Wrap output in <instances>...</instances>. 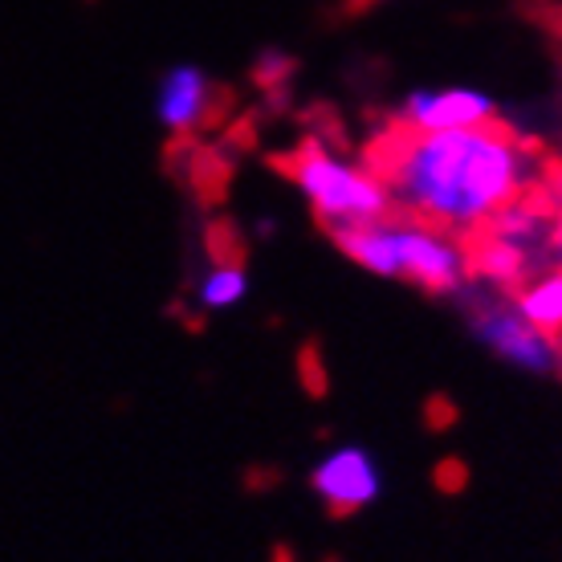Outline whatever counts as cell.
<instances>
[{
  "instance_id": "obj_8",
  "label": "cell",
  "mask_w": 562,
  "mask_h": 562,
  "mask_svg": "<svg viewBox=\"0 0 562 562\" xmlns=\"http://www.w3.org/2000/svg\"><path fill=\"white\" fill-rule=\"evenodd\" d=\"M209 94H212V82L204 78V70H196V66H176V70H168L159 78L155 106H159V119L171 131H192L196 135V123L200 114H204Z\"/></svg>"
},
{
  "instance_id": "obj_5",
  "label": "cell",
  "mask_w": 562,
  "mask_h": 562,
  "mask_svg": "<svg viewBox=\"0 0 562 562\" xmlns=\"http://www.w3.org/2000/svg\"><path fill=\"white\" fill-rule=\"evenodd\" d=\"M310 485H314V493H318V502H323L330 518H351V514L367 509L380 497L383 477L363 449H338L314 469Z\"/></svg>"
},
{
  "instance_id": "obj_13",
  "label": "cell",
  "mask_w": 562,
  "mask_h": 562,
  "mask_svg": "<svg viewBox=\"0 0 562 562\" xmlns=\"http://www.w3.org/2000/svg\"><path fill=\"white\" fill-rule=\"evenodd\" d=\"M290 74H294V61L285 54H261L257 57V66H254V82L261 86L269 94V102H281L285 99V86H290Z\"/></svg>"
},
{
  "instance_id": "obj_1",
  "label": "cell",
  "mask_w": 562,
  "mask_h": 562,
  "mask_svg": "<svg viewBox=\"0 0 562 562\" xmlns=\"http://www.w3.org/2000/svg\"><path fill=\"white\" fill-rule=\"evenodd\" d=\"M535 139L493 119L464 131H416L392 119L367 147V171L387 188L392 216L469 233L550 171Z\"/></svg>"
},
{
  "instance_id": "obj_6",
  "label": "cell",
  "mask_w": 562,
  "mask_h": 562,
  "mask_svg": "<svg viewBox=\"0 0 562 562\" xmlns=\"http://www.w3.org/2000/svg\"><path fill=\"white\" fill-rule=\"evenodd\" d=\"M400 119L416 131H464L497 119L490 94L477 90H416L408 94Z\"/></svg>"
},
{
  "instance_id": "obj_9",
  "label": "cell",
  "mask_w": 562,
  "mask_h": 562,
  "mask_svg": "<svg viewBox=\"0 0 562 562\" xmlns=\"http://www.w3.org/2000/svg\"><path fill=\"white\" fill-rule=\"evenodd\" d=\"M514 297V306L526 323L535 326L538 335H547L550 342H562V266L554 273H535L521 285Z\"/></svg>"
},
{
  "instance_id": "obj_3",
  "label": "cell",
  "mask_w": 562,
  "mask_h": 562,
  "mask_svg": "<svg viewBox=\"0 0 562 562\" xmlns=\"http://www.w3.org/2000/svg\"><path fill=\"white\" fill-rule=\"evenodd\" d=\"M395 237V257H400V278L420 285L424 294H461L469 273H464L461 245L449 240L452 233L404 216H387Z\"/></svg>"
},
{
  "instance_id": "obj_14",
  "label": "cell",
  "mask_w": 562,
  "mask_h": 562,
  "mask_svg": "<svg viewBox=\"0 0 562 562\" xmlns=\"http://www.w3.org/2000/svg\"><path fill=\"white\" fill-rule=\"evenodd\" d=\"M297 363H302V383H306V392L323 395L326 392V375L318 371V347H302Z\"/></svg>"
},
{
  "instance_id": "obj_7",
  "label": "cell",
  "mask_w": 562,
  "mask_h": 562,
  "mask_svg": "<svg viewBox=\"0 0 562 562\" xmlns=\"http://www.w3.org/2000/svg\"><path fill=\"white\" fill-rule=\"evenodd\" d=\"M326 237L335 240L342 254L359 261L363 269L380 273V278H400V257H395L392 221H359V225H330Z\"/></svg>"
},
{
  "instance_id": "obj_2",
  "label": "cell",
  "mask_w": 562,
  "mask_h": 562,
  "mask_svg": "<svg viewBox=\"0 0 562 562\" xmlns=\"http://www.w3.org/2000/svg\"><path fill=\"white\" fill-rule=\"evenodd\" d=\"M269 164H273L285 180H294L297 188L306 192V200L314 204V216H318L323 228L392 216L387 188H383L371 171L342 164V159L323 143V135H306V139H297V147H290V151H273Z\"/></svg>"
},
{
  "instance_id": "obj_10",
  "label": "cell",
  "mask_w": 562,
  "mask_h": 562,
  "mask_svg": "<svg viewBox=\"0 0 562 562\" xmlns=\"http://www.w3.org/2000/svg\"><path fill=\"white\" fill-rule=\"evenodd\" d=\"M180 183L192 192L200 209H216L225 204L228 183H233V155L225 147H212V143H196V151L188 159Z\"/></svg>"
},
{
  "instance_id": "obj_15",
  "label": "cell",
  "mask_w": 562,
  "mask_h": 562,
  "mask_svg": "<svg viewBox=\"0 0 562 562\" xmlns=\"http://www.w3.org/2000/svg\"><path fill=\"white\" fill-rule=\"evenodd\" d=\"M367 4H375V0H347V9H355V13H359V9H367Z\"/></svg>"
},
{
  "instance_id": "obj_4",
  "label": "cell",
  "mask_w": 562,
  "mask_h": 562,
  "mask_svg": "<svg viewBox=\"0 0 562 562\" xmlns=\"http://www.w3.org/2000/svg\"><path fill=\"white\" fill-rule=\"evenodd\" d=\"M469 326H473V335H477L497 359H506V363H514V367H526V371H559V342H550L547 335H538L535 326L518 314V306H514L509 294L473 297Z\"/></svg>"
},
{
  "instance_id": "obj_12",
  "label": "cell",
  "mask_w": 562,
  "mask_h": 562,
  "mask_svg": "<svg viewBox=\"0 0 562 562\" xmlns=\"http://www.w3.org/2000/svg\"><path fill=\"white\" fill-rule=\"evenodd\" d=\"M249 290V278H245V269H212L209 278L200 281V302L196 306L204 310H225V306H237L240 297Z\"/></svg>"
},
{
  "instance_id": "obj_11",
  "label": "cell",
  "mask_w": 562,
  "mask_h": 562,
  "mask_svg": "<svg viewBox=\"0 0 562 562\" xmlns=\"http://www.w3.org/2000/svg\"><path fill=\"white\" fill-rule=\"evenodd\" d=\"M204 254L216 269H245L249 261V240L233 216H212L204 225Z\"/></svg>"
}]
</instances>
